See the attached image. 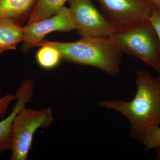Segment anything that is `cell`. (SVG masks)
<instances>
[{"mask_svg":"<svg viewBox=\"0 0 160 160\" xmlns=\"http://www.w3.org/2000/svg\"><path fill=\"white\" fill-rule=\"evenodd\" d=\"M157 78L158 79V81L160 85V73H158V77Z\"/></svg>","mask_w":160,"mask_h":160,"instance_id":"obj_18","label":"cell"},{"mask_svg":"<svg viewBox=\"0 0 160 160\" xmlns=\"http://www.w3.org/2000/svg\"><path fill=\"white\" fill-rule=\"evenodd\" d=\"M69 9L82 37H110L116 28L109 23L91 0H69Z\"/></svg>","mask_w":160,"mask_h":160,"instance_id":"obj_5","label":"cell"},{"mask_svg":"<svg viewBox=\"0 0 160 160\" xmlns=\"http://www.w3.org/2000/svg\"><path fill=\"white\" fill-rule=\"evenodd\" d=\"M144 146V150L148 151L156 149L160 146V127L156 126L153 128L146 136L142 143Z\"/></svg>","mask_w":160,"mask_h":160,"instance_id":"obj_13","label":"cell"},{"mask_svg":"<svg viewBox=\"0 0 160 160\" xmlns=\"http://www.w3.org/2000/svg\"><path fill=\"white\" fill-rule=\"evenodd\" d=\"M44 46L57 49L62 59L66 61L93 66L111 76L119 74L122 53L109 37H82L76 42H67L43 39L35 47Z\"/></svg>","mask_w":160,"mask_h":160,"instance_id":"obj_2","label":"cell"},{"mask_svg":"<svg viewBox=\"0 0 160 160\" xmlns=\"http://www.w3.org/2000/svg\"><path fill=\"white\" fill-rule=\"evenodd\" d=\"M153 7L160 8V0H144Z\"/></svg>","mask_w":160,"mask_h":160,"instance_id":"obj_16","label":"cell"},{"mask_svg":"<svg viewBox=\"0 0 160 160\" xmlns=\"http://www.w3.org/2000/svg\"><path fill=\"white\" fill-rule=\"evenodd\" d=\"M98 2L103 15L117 29L148 19L153 6L144 0H91Z\"/></svg>","mask_w":160,"mask_h":160,"instance_id":"obj_6","label":"cell"},{"mask_svg":"<svg viewBox=\"0 0 160 160\" xmlns=\"http://www.w3.org/2000/svg\"><path fill=\"white\" fill-rule=\"evenodd\" d=\"M137 90L129 101L103 100L98 106L118 112L130 124L129 136L142 143L152 129L160 126V85L157 78L146 70H139L136 79Z\"/></svg>","mask_w":160,"mask_h":160,"instance_id":"obj_1","label":"cell"},{"mask_svg":"<svg viewBox=\"0 0 160 160\" xmlns=\"http://www.w3.org/2000/svg\"><path fill=\"white\" fill-rule=\"evenodd\" d=\"M69 8L63 6L56 14L24 27V38L22 50L28 52L44 39L46 35L53 31L69 32L76 29Z\"/></svg>","mask_w":160,"mask_h":160,"instance_id":"obj_7","label":"cell"},{"mask_svg":"<svg viewBox=\"0 0 160 160\" xmlns=\"http://www.w3.org/2000/svg\"><path fill=\"white\" fill-rule=\"evenodd\" d=\"M15 99V95L12 93L0 98V120L4 118L9 106Z\"/></svg>","mask_w":160,"mask_h":160,"instance_id":"obj_14","label":"cell"},{"mask_svg":"<svg viewBox=\"0 0 160 160\" xmlns=\"http://www.w3.org/2000/svg\"><path fill=\"white\" fill-rule=\"evenodd\" d=\"M156 160H160V146L156 148Z\"/></svg>","mask_w":160,"mask_h":160,"instance_id":"obj_17","label":"cell"},{"mask_svg":"<svg viewBox=\"0 0 160 160\" xmlns=\"http://www.w3.org/2000/svg\"><path fill=\"white\" fill-rule=\"evenodd\" d=\"M36 54V60L41 67L51 69L56 67L62 59V56L57 49L49 46H41Z\"/></svg>","mask_w":160,"mask_h":160,"instance_id":"obj_12","label":"cell"},{"mask_svg":"<svg viewBox=\"0 0 160 160\" xmlns=\"http://www.w3.org/2000/svg\"><path fill=\"white\" fill-rule=\"evenodd\" d=\"M69 0H37L29 15L27 25L56 14Z\"/></svg>","mask_w":160,"mask_h":160,"instance_id":"obj_11","label":"cell"},{"mask_svg":"<svg viewBox=\"0 0 160 160\" xmlns=\"http://www.w3.org/2000/svg\"><path fill=\"white\" fill-rule=\"evenodd\" d=\"M37 0H2L0 19L9 18L19 24L21 20L30 14Z\"/></svg>","mask_w":160,"mask_h":160,"instance_id":"obj_10","label":"cell"},{"mask_svg":"<svg viewBox=\"0 0 160 160\" xmlns=\"http://www.w3.org/2000/svg\"><path fill=\"white\" fill-rule=\"evenodd\" d=\"M1 1H2V0H0V2H1Z\"/></svg>","mask_w":160,"mask_h":160,"instance_id":"obj_19","label":"cell"},{"mask_svg":"<svg viewBox=\"0 0 160 160\" xmlns=\"http://www.w3.org/2000/svg\"><path fill=\"white\" fill-rule=\"evenodd\" d=\"M148 20L154 28L160 42V8L153 7Z\"/></svg>","mask_w":160,"mask_h":160,"instance_id":"obj_15","label":"cell"},{"mask_svg":"<svg viewBox=\"0 0 160 160\" xmlns=\"http://www.w3.org/2000/svg\"><path fill=\"white\" fill-rule=\"evenodd\" d=\"M24 38V27L10 19H0V54L15 49Z\"/></svg>","mask_w":160,"mask_h":160,"instance_id":"obj_9","label":"cell"},{"mask_svg":"<svg viewBox=\"0 0 160 160\" xmlns=\"http://www.w3.org/2000/svg\"><path fill=\"white\" fill-rule=\"evenodd\" d=\"M33 86L27 82L20 85L16 92V103L11 113L0 120V154L10 150L11 146L12 126L14 118L21 109L26 107L33 96Z\"/></svg>","mask_w":160,"mask_h":160,"instance_id":"obj_8","label":"cell"},{"mask_svg":"<svg viewBox=\"0 0 160 160\" xmlns=\"http://www.w3.org/2000/svg\"><path fill=\"white\" fill-rule=\"evenodd\" d=\"M109 37L122 53L141 60L160 73V40L148 20L117 29Z\"/></svg>","mask_w":160,"mask_h":160,"instance_id":"obj_3","label":"cell"},{"mask_svg":"<svg viewBox=\"0 0 160 160\" xmlns=\"http://www.w3.org/2000/svg\"><path fill=\"white\" fill-rule=\"evenodd\" d=\"M53 121L54 112L50 107L39 110L26 107L21 109L15 117L12 126L10 160H28L36 132L49 127Z\"/></svg>","mask_w":160,"mask_h":160,"instance_id":"obj_4","label":"cell"}]
</instances>
